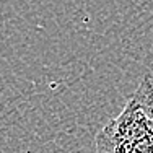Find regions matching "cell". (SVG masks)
Instances as JSON below:
<instances>
[{"instance_id": "obj_2", "label": "cell", "mask_w": 153, "mask_h": 153, "mask_svg": "<svg viewBox=\"0 0 153 153\" xmlns=\"http://www.w3.org/2000/svg\"><path fill=\"white\" fill-rule=\"evenodd\" d=\"M130 98L143 111V114L147 116V119L150 121L152 129H153V75L152 74H147L142 78L138 88Z\"/></svg>"}, {"instance_id": "obj_1", "label": "cell", "mask_w": 153, "mask_h": 153, "mask_svg": "<svg viewBox=\"0 0 153 153\" xmlns=\"http://www.w3.org/2000/svg\"><path fill=\"white\" fill-rule=\"evenodd\" d=\"M96 153H153V135L129 143L101 129L96 135Z\"/></svg>"}]
</instances>
